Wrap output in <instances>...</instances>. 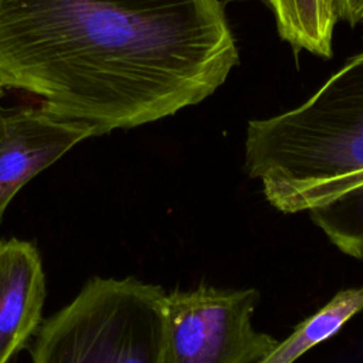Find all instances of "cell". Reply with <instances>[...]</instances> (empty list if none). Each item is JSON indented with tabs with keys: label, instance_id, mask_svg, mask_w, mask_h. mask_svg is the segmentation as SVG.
Segmentation results:
<instances>
[{
	"label": "cell",
	"instance_id": "cell-1",
	"mask_svg": "<svg viewBox=\"0 0 363 363\" xmlns=\"http://www.w3.org/2000/svg\"><path fill=\"white\" fill-rule=\"evenodd\" d=\"M238 61L220 0H0V84L96 136L201 104Z\"/></svg>",
	"mask_w": 363,
	"mask_h": 363
},
{
	"label": "cell",
	"instance_id": "cell-2",
	"mask_svg": "<svg viewBox=\"0 0 363 363\" xmlns=\"http://www.w3.org/2000/svg\"><path fill=\"white\" fill-rule=\"evenodd\" d=\"M244 163L282 213L363 190V50L301 105L250 121Z\"/></svg>",
	"mask_w": 363,
	"mask_h": 363
},
{
	"label": "cell",
	"instance_id": "cell-7",
	"mask_svg": "<svg viewBox=\"0 0 363 363\" xmlns=\"http://www.w3.org/2000/svg\"><path fill=\"white\" fill-rule=\"evenodd\" d=\"M274 16L278 35L295 52L306 51L320 58L333 54L337 23L330 0H258Z\"/></svg>",
	"mask_w": 363,
	"mask_h": 363
},
{
	"label": "cell",
	"instance_id": "cell-5",
	"mask_svg": "<svg viewBox=\"0 0 363 363\" xmlns=\"http://www.w3.org/2000/svg\"><path fill=\"white\" fill-rule=\"evenodd\" d=\"M96 136L81 121L40 106L0 108V224L17 191L79 142Z\"/></svg>",
	"mask_w": 363,
	"mask_h": 363
},
{
	"label": "cell",
	"instance_id": "cell-8",
	"mask_svg": "<svg viewBox=\"0 0 363 363\" xmlns=\"http://www.w3.org/2000/svg\"><path fill=\"white\" fill-rule=\"evenodd\" d=\"M362 309L363 286L339 291L257 363H294L308 350L336 335Z\"/></svg>",
	"mask_w": 363,
	"mask_h": 363
},
{
	"label": "cell",
	"instance_id": "cell-10",
	"mask_svg": "<svg viewBox=\"0 0 363 363\" xmlns=\"http://www.w3.org/2000/svg\"><path fill=\"white\" fill-rule=\"evenodd\" d=\"M4 89H6V88H4V86L0 84V99L4 96Z\"/></svg>",
	"mask_w": 363,
	"mask_h": 363
},
{
	"label": "cell",
	"instance_id": "cell-4",
	"mask_svg": "<svg viewBox=\"0 0 363 363\" xmlns=\"http://www.w3.org/2000/svg\"><path fill=\"white\" fill-rule=\"evenodd\" d=\"M254 288L199 286L166 294L159 363H257L278 343L255 330Z\"/></svg>",
	"mask_w": 363,
	"mask_h": 363
},
{
	"label": "cell",
	"instance_id": "cell-3",
	"mask_svg": "<svg viewBox=\"0 0 363 363\" xmlns=\"http://www.w3.org/2000/svg\"><path fill=\"white\" fill-rule=\"evenodd\" d=\"M166 291L95 277L37 329L31 363H159Z\"/></svg>",
	"mask_w": 363,
	"mask_h": 363
},
{
	"label": "cell",
	"instance_id": "cell-6",
	"mask_svg": "<svg viewBox=\"0 0 363 363\" xmlns=\"http://www.w3.org/2000/svg\"><path fill=\"white\" fill-rule=\"evenodd\" d=\"M45 295L37 247L18 238L0 241V363H9L37 332Z\"/></svg>",
	"mask_w": 363,
	"mask_h": 363
},
{
	"label": "cell",
	"instance_id": "cell-9",
	"mask_svg": "<svg viewBox=\"0 0 363 363\" xmlns=\"http://www.w3.org/2000/svg\"><path fill=\"white\" fill-rule=\"evenodd\" d=\"M337 21L356 26L363 21V0H330Z\"/></svg>",
	"mask_w": 363,
	"mask_h": 363
}]
</instances>
